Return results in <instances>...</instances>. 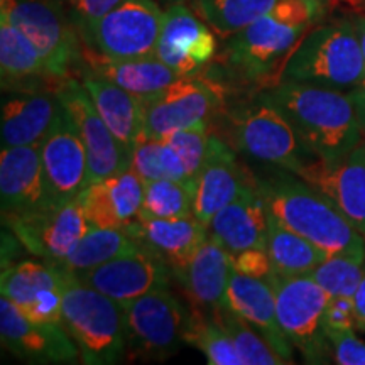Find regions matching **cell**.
I'll list each match as a JSON object with an SVG mask.
<instances>
[{
  "label": "cell",
  "mask_w": 365,
  "mask_h": 365,
  "mask_svg": "<svg viewBox=\"0 0 365 365\" xmlns=\"http://www.w3.org/2000/svg\"><path fill=\"white\" fill-rule=\"evenodd\" d=\"M0 17L29 38L54 78H70L68 73L80 56V33L61 0H0Z\"/></svg>",
  "instance_id": "9"
},
{
  "label": "cell",
  "mask_w": 365,
  "mask_h": 365,
  "mask_svg": "<svg viewBox=\"0 0 365 365\" xmlns=\"http://www.w3.org/2000/svg\"><path fill=\"white\" fill-rule=\"evenodd\" d=\"M195 180H156L145 182L143 218H176L193 215Z\"/></svg>",
  "instance_id": "35"
},
{
  "label": "cell",
  "mask_w": 365,
  "mask_h": 365,
  "mask_svg": "<svg viewBox=\"0 0 365 365\" xmlns=\"http://www.w3.org/2000/svg\"><path fill=\"white\" fill-rule=\"evenodd\" d=\"M293 125L312 156L331 163L344 158L365 137V88L281 81L264 93Z\"/></svg>",
  "instance_id": "1"
},
{
  "label": "cell",
  "mask_w": 365,
  "mask_h": 365,
  "mask_svg": "<svg viewBox=\"0 0 365 365\" xmlns=\"http://www.w3.org/2000/svg\"><path fill=\"white\" fill-rule=\"evenodd\" d=\"M163 22L164 11L156 0H120L85 44L115 59L156 56Z\"/></svg>",
  "instance_id": "11"
},
{
  "label": "cell",
  "mask_w": 365,
  "mask_h": 365,
  "mask_svg": "<svg viewBox=\"0 0 365 365\" xmlns=\"http://www.w3.org/2000/svg\"><path fill=\"white\" fill-rule=\"evenodd\" d=\"M130 170L137 173L144 182L156 180H188L180 158L166 143V139L140 137L132 150Z\"/></svg>",
  "instance_id": "36"
},
{
  "label": "cell",
  "mask_w": 365,
  "mask_h": 365,
  "mask_svg": "<svg viewBox=\"0 0 365 365\" xmlns=\"http://www.w3.org/2000/svg\"><path fill=\"white\" fill-rule=\"evenodd\" d=\"M81 56L90 71L110 80L139 100L156 97L180 78V75L164 65L158 56L115 59L105 56L86 44L81 48Z\"/></svg>",
  "instance_id": "27"
},
{
  "label": "cell",
  "mask_w": 365,
  "mask_h": 365,
  "mask_svg": "<svg viewBox=\"0 0 365 365\" xmlns=\"http://www.w3.org/2000/svg\"><path fill=\"white\" fill-rule=\"evenodd\" d=\"M309 276L330 296L354 298L365 276V257L349 254L328 255Z\"/></svg>",
  "instance_id": "37"
},
{
  "label": "cell",
  "mask_w": 365,
  "mask_h": 365,
  "mask_svg": "<svg viewBox=\"0 0 365 365\" xmlns=\"http://www.w3.org/2000/svg\"><path fill=\"white\" fill-rule=\"evenodd\" d=\"M232 274V255L208 237L185 267L173 271V277L180 282L190 308L210 313L225 307Z\"/></svg>",
  "instance_id": "21"
},
{
  "label": "cell",
  "mask_w": 365,
  "mask_h": 365,
  "mask_svg": "<svg viewBox=\"0 0 365 365\" xmlns=\"http://www.w3.org/2000/svg\"><path fill=\"white\" fill-rule=\"evenodd\" d=\"M252 188L255 180L240 166L230 145L220 137H210L208 156L195 178L193 215L208 227L220 210Z\"/></svg>",
  "instance_id": "19"
},
{
  "label": "cell",
  "mask_w": 365,
  "mask_h": 365,
  "mask_svg": "<svg viewBox=\"0 0 365 365\" xmlns=\"http://www.w3.org/2000/svg\"><path fill=\"white\" fill-rule=\"evenodd\" d=\"M61 325L80 350V362L113 365L125 357L122 307L71 274L65 287Z\"/></svg>",
  "instance_id": "5"
},
{
  "label": "cell",
  "mask_w": 365,
  "mask_h": 365,
  "mask_svg": "<svg viewBox=\"0 0 365 365\" xmlns=\"http://www.w3.org/2000/svg\"><path fill=\"white\" fill-rule=\"evenodd\" d=\"M81 85L90 93L91 102L122 148L132 158V150L144 135L143 103L135 95L112 83L97 73L85 70Z\"/></svg>",
  "instance_id": "29"
},
{
  "label": "cell",
  "mask_w": 365,
  "mask_h": 365,
  "mask_svg": "<svg viewBox=\"0 0 365 365\" xmlns=\"http://www.w3.org/2000/svg\"><path fill=\"white\" fill-rule=\"evenodd\" d=\"M228 120V139L240 153L293 175L309 163L303 158L308 150L293 125L266 95L257 103L230 113Z\"/></svg>",
  "instance_id": "7"
},
{
  "label": "cell",
  "mask_w": 365,
  "mask_h": 365,
  "mask_svg": "<svg viewBox=\"0 0 365 365\" xmlns=\"http://www.w3.org/2000/svg\"><path fill=\"white\" fill-rule=\"evenodd\" d=\"M217 318V322L225 328V331L230 335L232 341H234L237 354L242 360V365H282L287 364L284 359L281 357L267 340L254 330L252 327L245 322L239 314L223 307L215 312H210Z\"/></svg>",
  "instance_id": "34"
},
{
  "label": "cell",
  "mask_w": 365,
  "mask_h": 365,
  "mask_svg": "<svg viewBox=\"0 0 365 365\" xmlns=\"http://www.w3.org/2000/svg\"><path fill=\"white\" fill-rule=\"evenodd\" d=\"M327 336L331 344L333 360L336 364L365 365V341L355 335L354 328L327 331Z\"/></svg>",
  "instance_id": "40"
},
{
  "label": "cell",
  "mask_w": 365,
  "mask_h": 365,
  "mask_svg": "<svg viewBox=\"0 0 365 365\" xmlns=\"http://www.w3.org/2000/svg\"><path fill=\"white\" fill-rule=\"evenodd\" d=\"M2 220L27 252L56 266H61L91 228L78 200L9 213Z\"/></svg>",
  "instance_id": "10"
},
{
  "label": "cell",
  "mask_w": 365,
  "mask_h": 365,
  "mask_svg": "<svg viewBox=\"0 0 365 365\" xmlns=\"http://www.w3.org/2000/svg\"><path fill=\"white\" fill-rule=\"evenodd\" d=\"M73 274L83 284L115 299L118 304H125L153 291L168 289L173 279L170 264L144 244L134 252Z\"/></svg>",
  "instance_id": "14"
},
{
  "label": "cell",
  "mask_w": 365,
  "mask_h": 365,
  "mask_svg": "<svg viewBox=\"0 0 365 365\" xmlns=\"http://www.w3.org/2000/svg\"><path fill=\"white\" fill-rule=\"evenodd\" d=\"M140 242L124 228H90L75 250L63 261L61 267L70 272L88 271L113 259L134 252Z\"/></svg>",
  "instance_id": "31"
},
{
  "label": "cell",
  "mask_w": 365,
  "mask_h": 365,
  "mask_svg": "<svg viewBox=\"0 0 365 365\" xmlns=\"http://www.w3.org/2000/svg\"><path fill=\"white\" fill-rule=\"evenodd\" d=\"M291 171H277L257 178L269 213L282 225L308 239L328 255H360L365 257V237L349 222L335 203L303 178Z\"/></svg>",
  "instance_id": "2"
},
{
  "label": "cell",
  "mask_w": 365,
  "mask_h": 365,
  "mask_svg": "<svg viewBox=\"0 0 365 365\" xmlns=\"http://www.w3.org/2000/svg\"><path fill=\"white\" fill-rule=\"evenodd\" d=\"M0 339L9 352L31 364H75L80 350L61 323L33 322L11 299L0 298Z\"/></svg>",
  "instance_id": "17"
},
{
  "label": "cell",
  "mask_w": 365,
  "mask_h": 365,
  "mask_svg": "<svg viewBox=\"0 0 365 365\" xmlns=\"http://www.w3.org/2000/svg\"><path fill=\"white\" fill-rule=\"evenodd\" d=\"M56 95L85 144L88 182L107 180L117 173L129 170L132 158L100 117L81 81L66 78Z\"/></svg>",
  "instance_id": "13"
},
{
  "label": "cell",
  "mask_w": 365,
  "mask_h": 365,
  "mask_svg": "<svg viewBox=\"0 0 365 365\" xmlns=\"http://www.w3.org/2000/svg\"><path fill=\"white\" fill-rule=\"evenodd\" d=\"M207 124H200L190 129H181L166 135V143L175 149L180 161L185 168L186 178L193 181L200 170L203 168L205 159L208 156L210 137L212 134L207 130Z\"/></svg>",
  "instance_id": "38"
},
{
  "label": "cell",
  "mask_w": 365,
  "mask_h": 365,
  "mask_svg": "<svg viewBox=\"0 0 365 365\" xmlns=\"http://www.w3.org/2000/svg\"><path fill=\"white\" fill-rule=\"evenodd\" d=\"M185 344L202 350L210 365H242L230 335L208 312L191 308Z\"/></svg>",
  "instance_id": "33"
},
{
  "label": "cell",
  "mask_w": 365,
  "mask_h": 365,
  "mask_svg": "<svg viewBox=\"0 0 365 365\" xmlns=\"http://www.w3.org/2000/svg\"><path fill=\"white\" fill-rule=\"evenodd\" d=\"M269 210L257 186L220 210L208 223V237L230 255L266 247Z\"/></svg>",
  "instance_id": "26"
},
{
  "label": "cell",
  "mask_w": 365,
  "mask_h": 365,
  "mask_svg": "<svg viewBox=\"0 0 365 365\" xmlns=\"http://www.w3.org/2000/svg\"><path fill=\"white\" fill-rule=\"evenodd\" d=\"M46 205L78 198L88 185V158L83 140L61 105L53 129L41 144Z\"/></svg>",
  "instance_id": "15"
},
{
  "label": "cell",
  "mask_w": 365,
  "mask_h": 365,
  "mask_svg": "<svg viewBox=\"0 0 365 365\" xmlns=\"http://www.w3.org/2000/svg\"><path fill=\"white\" fill-rule=\"evenodd\" d=\"M266 249L271 257L274 272L282 276L309 274L328 257L308 239L282 225L269 213V232Z\"/></svg>",
  "instance_id": "30"
},
{
  "label": "cell",
  "mask_w": 365,
  "mask_h": 365,
  "mask_svg": "<svg viewBox=\"0 0 365 365\" xmlns=\"http://www.w3.org/2000/svg\"><path fill=\"white\" fill-rule=\"evenodd\" d=\"M61 112L53 91H16L4 98L0 117L2 148L43 144Z\"/></svg>",
  "instance_id": "24"
},
{
  "label": "cell",
  "mask_w": 365,
  "mask_h": 365,
  "mask_svg": "<svg viewBox=\"0 0 365 365\" xmlns=\"http://www.w3.org/2000/svg\"><path fill=\"white\" fill-rule=\"evenodd\" d=\"M120 0H71L73 21L76 29L86 43L88 38L97 27L100 19L107 12H110Z\"/></svg>",
  "instance_id": "39"
},
{
  "label": "cell",
  "mask_w": 365,
  "mask_h": 365,
  "mask_svg": "<svg viewBox=\"0 0 365 365\" xmlns=\"http://www.w3.org/2000/svg\"><path fill=\"white\" fill-rule=\"evenodd\" d=\"M296 176L330 198L365 237V140L336 161L314 158Z\"/></svg>",
  "instance_id": "18"
},
{
  "label": "cell",
  "mask_w": 365,
  "mask_h": 365,
  "mask_svg": "<svg viewBox=\"0 0 365 365\" xmlns=\"http://www.w3.org/2000/svg\"><path fill=\"white\" fill-rule=\"evenodd\" d=\"M2 215L24 213L46 205L41 144L2 148L0 153Z\"/></svg>",
  "instance_id": "22"
},
{
  "label": "cell",
  "mask_w": 365,
  "mask_h": 365,
  "mask_svg": "<svg viewBox=\"0 0 365 365\" xmlns=\"http://www.w3.org/2000/svg\"><path fill=\"white\" fill-rule=\"evenodd\" d=\"M143 103L144 137L164 139L181 129L207 124L222 103V88L212 81L180 76L156 97Z\"/></svg>",
  "instance_id": "12"
},
{
  "label": "cell",
  "mask_w": 365,
  "mask_h": 365,
  "mask_svg": "<svg viewBox=\"0 0 365 365\" xmlns=\"http://www.w3.org/2000/svg\"><path fill=\"white\" fill-rule=\"evenodd\" d=\"M215 51V34L185 4H175L164 12L156 46V56L164 65L180 76H191L212 61Z\"/></svg>",
  "instance_id": "20"
},
{
  "label": "cell",
  "mask_w": 365,
  "mask_h": 365,
  "mask_svg": "<svg viewBox=\"0 0 365 365\" xmlns=\"http://www.w3.org/2000/svg\"><path fill=\"white\" fill-rule=\"evenodd\" d=\"M323 328H325V333L331 330H349V328H357V323H355L354 298H345V296H330L325 314H323Z\"/></svg>",
  "instance_id": "42"
},
{
  "label": "cell",
  "mask_w": 365,
  "mask_h": 365,
  "mask_svg": "<svg viewBox=\"0 0 365 365\" xmlns=\"http://www.w3.org/2000/svg\"><path fill=\"white\" fill-rule=\"evenodd\" d=\"M322 11V0H277L267 14L230 36L228 61L244 78L274 76L276 81L282 63L319 19Z\"/></svg>",
  "instance_id": "3"
},
{
  "label": "cell",
  "mask_w": 365,
  "mask_h": 365,
  "mask_svg": "<svg viewBox=\"0 0 365 365\" xmlns=\"http://www.w3.org/2000/svg\"><path fill=\"white\" fill-rule=\"evenodd\" d=\"M71 274L65 267L46 261L14 264L2 271V296L33 322L61 323L63 296Z\"/></svg>",
  "instance_id": "16"
},
{
  "label": "cell",
  "mask_w": 365,
  "mask_h": 365,
  "mask_svg": "<svg viewBox=\"0 0 365 365\" xmlns=\"http://www.w3.org/2000/svg\"><path fill=\"white\" fill-rule=\"evenodd\" d=\"M225 307L261 333L287 364H293V349L277 322L276 296L271 282L234 271L227 289Z\"/></svg>",
  "instance_id": "23"
},
{
  "label": "cell",
  "mask_w": 365,
  "mask_h": 365,
  "mask_svg": "<svg viewBox=\"0 0 365 365\" xmlns=\"http://www.w3.org/2000/svg\"><path fill=\"white\" fill-rule=\"evenodd\" d=\"M164 4H170V6H175V4H185L186 0H161Z\"/></svg>",
  "instance_id": "45"
},
{
  "label": "cell",
  "mask_w": 365,
  "mask_h": 365,
  "mask_svg": "<svg viewBox=\"0 0 365 365\" xmlns=\"http://www.w3.org/2000/svg\"><path fill=\"white\" fill-rule=\"evenodd\" d=\"M354 307H355V323H357V328L365 330V276L354 294Z\"/></svg>",
  "instance_id": "43"
},
{
  "label": "cell",
  "mask_w": 365,
  "mask_h": 365,
  "mask_svg": "<svg viewBox=\"0 0 365 365\" xmlns=\"http://www.w3.org/2000/svg\"><path fill=\"white\" fill-rule=\"evenodd\" d=\"M364 58L352 19L312 27L282 63L281 81L352 90L364 86Z\"/></svg>",
  "instance_id": "4"
},
{
  "label": "cell",
  "mask_w": 365,
  "mask_h": 365,
  "mask_svg": "<svg viewBox=\"0 0 365 365\" xmlns=\"http://www.w3.org/2000/svg\"><path fill=\"white\" fill-rule=\"evenodd\" d=\"M232 261H234V271L244 274V276L269 281L274 274L271 257H269L266 247L242 250V252L232 255Z\"/></svg>",
  "instance_id": "41"
},
{
  "label": "cell",
  "mask_w": 365,
  "mask_h": 365,
  "mask_svg": "<svg viewBox=\"0 0 365 365\" xmlns=\"http://www.w3.org/2000/svg\"><path fill=\"white\" fill-rule=\"evenodd\" d=\"M0 75L2 88L9 91H44L41 86L48 85L58 93L65 81L54 78L29 38L4 17H0Z\"/></svg>",
  "instance_id": "28"
},
{
  "label": "cell",
  "mask_w": 365,
  "mask_h": 365,
  "mask_svg": "<svg viewBox=\"0 0 365 365\" xmlns=\"http://www.w3.org/2000/svg\"><path fill=\"white\" fill-rule=\"evenodd\" d=\"M127 234L148 245L170 264L173 271L185 267L205 242L208 227L195 215L176 218H135L124 227Z\"/></svg>",
  "instance_id": "25"
},
{
  "label": "cell",
  "mask_w": 365,
  "mask_h": 365,
  "mask_svg": "<svg viewBox=\"0 0 365 365\" xmlns=\"http://www.w3.org/2000/svg\"><path fill=\"white\" fill-rule=\"evenodd\" d=\"M277 0H195L200 17L220 36H234L276 6Z\"/></svg>",
  "instance_id": "32"
},
{
  "label": "cell",
  "mask_w": 365,
  "mask_h": 365,
  "mask_svg": "<svg viewBox=\"0 0 365 365\" xmlns=\"http://www.w3.org/2000/svg\"><path fill=\"white\" fill-rule=\"evenodd\" d=\"M120 307L127 359L164 360L185 344L191 309L168 289L153 291Z\"/></svg>",
  "instance_id": "6"
},
{
  "label": "cell",
  "mask_w": 365,
  "mask_h": 365,
  "mask_svg": "<svg viewBox=\"0 0 365 365\" xmlns=\"http://www.w3.org/2000/svg\"><path fill=\"white\" fill-rule=\"evenodd\" d=\"M354 26L355 31H357L360 49H362V58H364V73H365V16H357L354 17ZM364 88H365V80H364Z\"/></svg>",
  "instance_id": "44"
},
{
  "label": "cell",
  "mask_w": 365,
  "mask_h": 365,
  "mask_svg": "<svg viewBox=\"0 0 365 365\" xmlns=\"http://www.w3.org/2000/svg\"><path fill=\"white\" fill-rule=\"evenodd\" d=\"M66 2H71V0H66Z\"/></svg>",
  "instance_id": "46"
},
{
  "label": "cell",
  "mask_w": 365,
  "mask_h": 365,
  "mask_svg": "<svg viewBox=\"0 0 365 365\" xmlns=\"http://www.w3.org/2000/svg\"><path fill=\"white\" fill-rule=\"evenodd\" d=\"M276 296L277 322L291 345L303 354L308 364H325L330 345L323 328V314L330 294L309 274L271 276Z\"/></svg>",
  "instance_id": "8"
}]
</instances>
